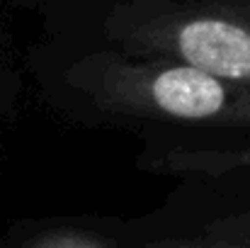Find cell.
Wrapping results in <instances>:
<instances>
[{"mask_svg": "<svg viewBox=\"0 0 250 248\" xmlns=\"http://www.w3.org/2000/svg\"><path fill=\"white\" fill-rule=\"evenodd\" d=\"M37 248H100L92 239L87 236H78V234H59L51 236L46 241H42Z\"/></svg>", "mask_w": 250, "mask_h": 248, "instance_id": "obj_5", "label": "cell"}, {"mask_svg": "<svg viewBox=\"0 0 250 248\" xmlns=\"http://www.w3.org/2000/svg\"><path fill=\"white\" fill-rule=\"evenodd\" d=\"M107 32L126 56L250 81V0H134L109 15Z\"/></svg>", "mask_w": 250, "mask_h": 248, "instance_id": "obj_2", "label": "cell"}, {"mask_svg": "<svg viewBox=\"0 0 250 248\" xmlns=\"http://www.w3.org/2000/svg\"><path fill=\"white\" fill-rule=\"evenodd\" d=\"M151 248H226V244L221 239L209 236L207 241H163V244H156Z\"/></svg>", "mask_w": 250, "mask_h": 248, "instance_id": "obj_6", "label": "cell"}, {"mask_svg": "<svg viewBox=\"0 0 250 248\" xmlns=\"http://www.w3.org/2000/svg\"><path fill=\"white\" fill-rule=\"evenodd\" d=\"M71 81L112 112L211 127H250V81L224 78L189 64L97 54L71 71Z\"/></svg>", "mask_w": 250, "mask_h": 248, "instance_id": "obj_1", "label": "cell"}, {"mask_svg": "<svg viewBox=\"0 0 250 248\" xmlns=\"http://www.w3.org/2000/svg\"><path fill=\"white\" fill-rule=\"evenodd\" d=\"M221 241L226 244V248H250V244H246V241H229V239H221Z\"/></svg>", "mask_w": 250, "mask_h": 248, "instance_id": "obj_7", "label": "cell"}, {"mask_svg": "<svg viewBox=\"0 0 250 248\" xmlns=\"http://www.w3.org/2000/svg\"><path fill=\"white\" fill-rule=\"evenodd\" d=\"M146 165L170 175H229L236 170H250V149H233V151L180 149L161 154Z\"/></svg>", "mask_w": 250, "mask_h": 248, "instance_id": "obj_3", "label": "cell"}, {"mask_svg": "<svg viewBox=\"0 0 250 248\" xmlns=\"http://www.w3.org/2000/svg\"><path fill=\"white\" fill-rule=\"evenodd\" d=\"M209 236L250 244V212L236 214V217H229V219H221V222L211 224L209 226Z\"/></svg>", "mask_w": 250, "mask_h": 248, "instance_id": "obj_4", "label": "cell"}]
</instances>
